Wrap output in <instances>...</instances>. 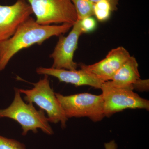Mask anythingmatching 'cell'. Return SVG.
<instances>
[{"mask_svg":"<svg viewBox=\"0 0 149 149\" xmlns=\"http://www.w3.org/2000/svg\"><path fill=\"white\" fill-rule=\"evenodd\" d=\"M72 24L42 25L30 16L18 27L14 35L0 44V71L7 66L11 59L23 49L34 45H42L53 36H59L69 31Z\"/></svg>","mask_w":149,"mask_h":149,"instance_id":"1","label":"cell"},{"mask_svg":"<svg viewBox=\"0 0 149 149\" xmlns=\"http://www.w3.org/2000/svg\"><path fill=\"white\" fill-rule=\"evenodd\" d=\"M14 98L11 104L5 109H0V118L6 117L15 120L21 126L22 135L25 136L32 130L37 133L38 129L48 134H53L47 118L42 109L37 110L33 104H27L22 98L19 90L15 88Z\"/></svg>","mask_w":149,"mask_h":149,"instance_id":"2","label":"cell"},{"mask_svg":"<svg viewBox=\"0 0 149 149\" xmlns=\"http://www.w3.org/2000/svg\"><path fill=\"white\" fill-rule=\"evenodd\" d=\"M58 100L68 118L88 117L94 122L101 121L105 117L102 94L88 93L64 96L55 93Z\"/></svg>","mask_w":149,"mask_h":149,"instance_id":"3","label":"cell"},{"mask_svg":"<svg viewBox=\"0 0 149 149\" xmlns=\"http://www.w3.org/2000/svg\"><path fill=\"white\" fill-rule=\"evenodd\" d=\"M33 84L34 88L30 90L19 89L20 93L25 95L24 100L28 103L36 104L41 109L45 111L49 122H60L62 128H65L68 118L61 106L55 93L51 88L49 76L45 74L42 79Z\"/></svg>","mask_w":149,"mask_h":149,"instance_id":"4","label":"cell"},{"mask_svg":"<svg viewBox=\"0 0 149 149\" xmlns=\"http://www.w3.org/2000/svg\"><path fill=\"white\" fill-rule=\"evenodd\" d=\"M42 25L68 23L73 25L77 20L74 6L71 0H26Z\"/></svg>","mask_w":149,"mask_h":149,"instance_id":"5","label":"cell"},{"mask_svg":"<svg viewBox=\"0 0 149 149\" xmlns=\"http://www.w3.org/2000/svg\"><path fill=\"white\" fill-rule=\"evenodd\" d=\"M100 89L103 99L105 116L109 117L127 109L149 110V101L141 97L131 89L116 88L106 82L103 83Z\"/></svg>","mask_w":149,"mask_h":149,"instance_id":"6","label":"cell"},{"mask_svg":"<svg viewBox=\"0 0 149 149\" xmlns=\"http://www.w3.org/2000/svg\"><path fill=\"white\" fill-rule=\"evenodd\" d=\"M66 37L59 36L58 42L50 57L53 60L52 68L68 70L77 69L78 65L73 61L74 52L77 48L78 40L83 33L80 20H77Z\"/></svg>","mask_w":149,"mask_h":149,"instance_id":"7","label":"cell"},{"mask_svg":"<svg viewBox=\"0 0 149 149\" xmlns=\"http://www.w3.org/2000/svg\"><path fill=\"white\" fill-rule=\"evenodd\" d=\"M32 14V8L26 0H17L10 6L0 4V44L11 37Z\"/></svg>","mask_w":149,"mask_h":149,"instance_id":"8","label":"cell"},{"mask_svg":"<svg viewBox=\"0 0 149 149\" xmlns=\"http://www.w3.org/2000/svg\"><path fill=\"white\" fill-rule=\"evenodd\" d=\"M130 56L125 48L119 47L110 51L101 61L91 65H81L80 68L104 82L109 81Z\"/></svg>","mask_w":149,"mask_h":149,"instance_id":"9","label":"cell"},{"mask_svg":"<svg viewBox=\"0 0 149 149\" xmlns=\"http://www.w3.org/2000/svg\"><path fill=\"white\" fill-rule=\"evenodd\" d=\"M36 72L39 74L53 76L57 78L60 82L70 83L76 86L89 85L96 89H100L104 83L82 69L68 70L40 67L36 70Z\"/></svg>","mask_w":149,"mask_h":149,"instance_id":"10","label":"cell"},{"mask_svg":"<svg viewBox=\"0 0 149 149\" xmlns=\"http://www.w3.org/2000/svg\"><path fill=\"white\" fill-rule=\"evenodd\" d=\"M139 64L134 56H130L111 81H107L108 85L117 88H128L133 90V86L140 80Z\"/></svg>","mask_w":149,"mask_h":149,"instance_id":"11","label":"cell"},{"mask_svg":"<svg viewBox=\"0 0 149 149\" xmlns=\"http://www.w3.org/2000/svg\"><path fill=\"white\" fill-rule=\"evenodd\" d=\"M74 6L77 20H81L94 15V4L90 0H71Z\"/></svg>","mask_w":149,"mask_h":149,"instance_id":"12","label":"cell"},{"mask_svg":"<svg viewBox=\"0 0 149 149\" xmlns=\"http://www.w3.org/2000/svg\"><path fill=\"white\" fill-rule=\"evenodd\" d=\"M112 11L111 6L106 0H102L94 4V15L100 21L107 20Z\"/></svg>","mask_w":149,"mask_h":149,"instance_id":"13","label":"cell"},{"mask_svg":"<svg viewBox=\"0 0 149 149\" xmlns=\"http://www.w3.org/2000/svg\"><path fill=\"white\" fill-rule=\"evenodd\" d=\"M0 149H25L23 144L0 136Z\"/></svg>","mask_w":149,"mask_h":149,"instance_id":"14","label":"cell"},{"mask_svg":"<svg viewBox=\"0 0 149 149\" xmlns=\"http://www.w3.org/2000/svg\"><path fill=\"white\" fill-rule=\"evenodd\" d=\"M83 33H89L93 31L97 26L96 20L92 17H86L80 20Z\"/></svg>","mask_w":149,"mask_h":149,"instance_id":"15","label":"cell"},{"mask_svg":"<svg viewBox=\"0 0 149 149\" xmlns=\"http://www.w3.org/2000/svg\"><path fill=\"white\" fill-rule=\"evenodd\" d=\"M135 89L140 91H148L149 89V80L140 79L133 86V89Z\"/></svg>","mask_w":149,"mask_h":149,"instance_id":"16","label":"cell"},{"mask_svg":"<svg viewBox=\"0 0 149 149\" xmlns=\"http://www.w3.org/2000/svg\"><path fill=\"white\" fill-rule=\"evenodd\" d=\"M90 1L93 3L95 4L102 0H90ZM106 1L110 4L112 11L117 10L118 6V0H106Z\"/></svg>","mask_w":149,"mask_h":149,"instance_id":"17","label":"cell"},{"mask_svg":"<svg viewBox=\"0 0 149 149\" xmlns=\"http://www.w3.org/2000/svg\"><path fill=\"white\" fill-rule=\"evenodd\" d=\"M105 149H117V144L114 140H112L104 144Z\"/></svg>","mask_w":149,"mask_h":149,"instance_id":"18","label":"cell"}]
</instances>
